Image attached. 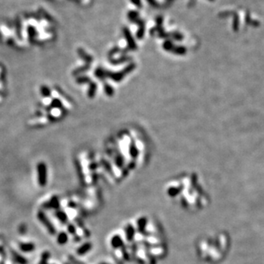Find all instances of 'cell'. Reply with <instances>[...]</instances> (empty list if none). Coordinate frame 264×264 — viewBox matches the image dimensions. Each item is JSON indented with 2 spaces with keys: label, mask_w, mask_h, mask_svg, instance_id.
Segmentation results:
<instances>
[{
  "label": "cell",
  "mask_w": 264,
  "mask_h": 264,
  "mask_svg": "<svg viewBox=\"0 0 264 264\" xmlns=\"http://www.w3.org/2000/svg\"><path fill=\"white\" fill-rule=\"evenodd\" d=\"M2 100H3V99H2V97H1V96H0V102H1V101H2Z\"/></svg>",
  "instance_id": "1"
}]
</instances>
